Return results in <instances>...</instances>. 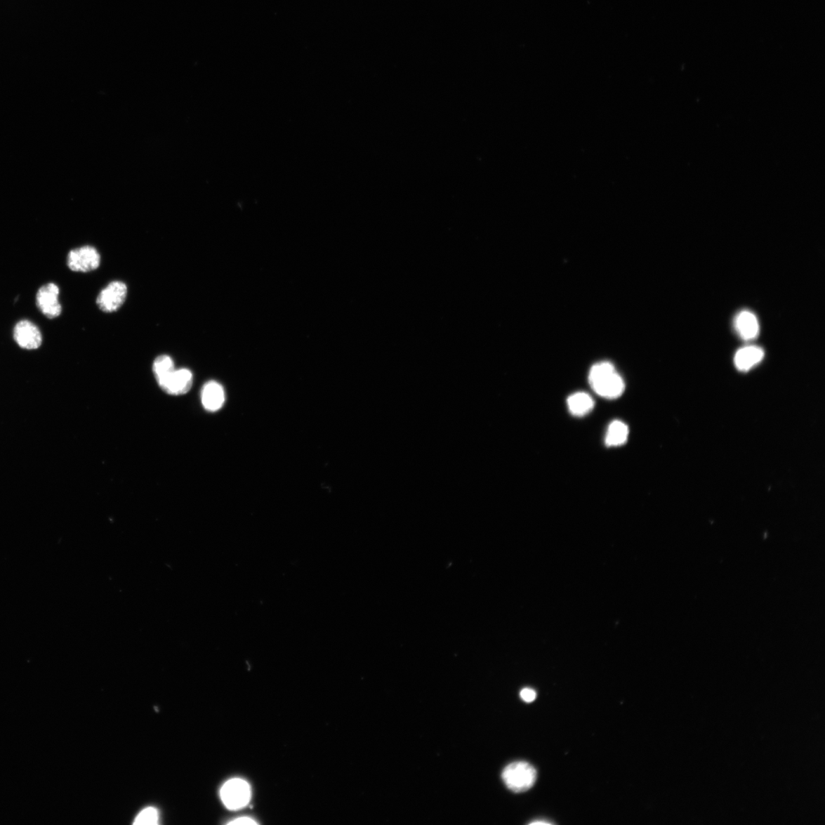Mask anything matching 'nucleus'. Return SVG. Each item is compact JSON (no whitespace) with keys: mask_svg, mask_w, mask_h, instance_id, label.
Wrapping results in <instances>:
<instances>
[{"mask_svg":"<svg viewBox=\"0 0 825 825\" xmlns=\"http://www.w3.org/2000/svg\"><path fill=\"white\" fill-rule=\"evenodd\" d=\"M192 385V373L187 369H181L173 371L159 386L169 395H182L189 392Z\"/></svg>","mask_w":825,"mask_h":825,"instance_id":"6e6552de","label":"nucleus"},{"mask_svg":"<svg viewBox=\"0 0 825 825\" xmlns=\"http://www.w3.org/2000/svg\"><path fill=\"white\" fill-rule=\"evenodd\" d=\"M588 381L594 392L607 399L618 398L624 392L623 378L609 362L595 364L590 370Z\"/></svg>","mask_w":825,"mask_h":825,"instance_id":"f257e3e1","label":"nucleus"},{"mask_svg":"<svg viewBox=\"0 0 825 825\" xmlns=\"http://www.w3.org/2000/svg\"><path fill=\"white\" fill-rule=\"evenodd\" d=\"M629 429L624 423L615 421L607 430L605 444L607 447H620L628 441Z\"/></svg>","mask_w":825,"mask_h":825,"instance_id":"ddd939ff","label":"nucleus"},{"mask_svg":"<svg viewBox=\"0 0 825 825\" xmlns=\"http://www.w3.org/2000/svg\"><path fill=\"white\" fill-rule=\"evenodd\" d=\"M202 404L208 411L220 409L225 402V392L222 385L211 381L204 385L202 393Z\"/></svg>","mask_w":825,"mask_h":825,"instance_id":"9d476101","label":"nucleus"},{"mask_svg":"<svg viewBox=\"0 0 825 825\" xmlns=\"http://www.w3.org/2000/svg\"><path fill=\"white\" fill-rule=\"evenodd\" d=\"M175 370V364H173V362L169 355H160L154 362L153 371L156 380H157L159 385H161Z\"/></svg>","mask_w":825,"mask_h":825,"instance_id":"4468645a","label":"nucleus"},{"mask_svg":"<svg viewBox=\"0 0 825 825\" xmlns=\"http://www.w3.org/2000/svg\"><path fill=\"white\" fill-rule=\"evenodd\" d=\"M764 357V352L760 347L755 345L745 346L738 350L734 356V364L737 369L746 371L757 366Z\"/></svg>","mask_w":825,"mask_h":825,"instance_id":"9b49d317","label":"nucleus"},{"mask_svg":"<svg viewBox=\"0 0 825 825\" xmlns=\"http://www.w3.org/2000/svg\"><path fill=\"white\" fill-rule=\"evenodd\" d=\"M60 289L55 283L41 286L37 294V305L41 314L49 319L62 315V306L59 301Z\"/></svg>","mask_w":825,"mask_h":825,"instance_id":"39448f33","label":"nucleus"},{"mask_svg":"<svg viewBox=\"0 0 825 825\" xmlns=\"http://www.w3.org/2000/svg\"><path fill=\"white\" fill-rule=\"evenodd\" d=\"M13 338L20 348L27 350H37L43 342L39 328L28 319H22L13 329Z\"/></svg>","mask_w":825,"mask_h":825,"instance_id":"0eeeda50","label":"nucleus"},{"mask_svg":"<svg viewBox=\"0 0 825 825\" xmlns=\"http://www.w3.org/2000/svg\"><path fill=\"white\" fill-rule=\"evenodd\" d=\"M127 286L125 283L119 281L112 282L99 293L97 299L98 305L103 312H115L123 306L127 297Z\"/></svg>","mask_w":825,"mask_h":825,"instance_id":"423d86ee","label":"nucleus"},{"mask_svg":"<svg viewBox=\"0 0 825 825\" xmlns=\"http://www.w3.org/2000/svg\"><path fill=\"white\" fill-rule=\"evenodd\" d=\"M159 811L153 807H146L140 814L137 815L134 824H150L155 825L159 824Z\"/></svg>","mask_w":825,"mask_h":825,"instance_id":"2eb2a0df","label":"nucleus"},{"mask_svg":"<svg viewBox=\"0 0 825 825\" xmlns=\"http://www.w3.org/2000/svg\"><path fill=\"white\" fill-rule=\"evenodd\" d=\"M536 777V769L524 761L512 763L502 772L503 783L515 793H524L532 788Z\"/></svg>","mask_w":825,"mask_h":825,"instance_id":"f03ea898","label":"nucleus"},{"mask_svg":"<svg viewBox=\"0 0 825 825\" xmlns=\"http://www.w3.org/2000/svg\"><path fill=\"white\" fill-rule=\"evenodd\" d=\"M229 824H235V825H240V824L251 825V824H257L258 823L251 819L243 817V818H239L236 820H234V821L230 822Z\"/></svg>","mask_w":825,"mask_h":825,"instance_id":"f3484780","label":"nucleus"},{"mask_svg":"<svg viewBox=\"0 0 825 825\" xmlns=\"http://www.w3.org/2000/svg\"><path fill=\"white\" fill-rule=\"evenodd\" d=\"M100 256L98 251L90 246L74 249L67 256V266L75 272H90L98 268Z\"/></svg>","mask_w":825,"mask_h":825,"instance_id":"20e7f679","label":"nucleus"},{"mask_svg":"<svg viewBox=\"0 0 825 825\" xmlns=\"http://www.w3.org/2000/svg\"><path fill=\"white\" fill-rule=\"evenodd\" d=\"M221 800L230 810H239L246 807L251 798V788L246 781L232 779L220 790Z\"/></svg>","mask_w":825,"mask_h":825,"instance_id":"7ed1b4c3","label":"nucleus"},{"mask_svg":"<svg viewBox=\"0 0 825 825\" xmlns=\"http://www.w3.org/2000/svg\"><path fill=\"white\" fill-rule=\"evenodd\" d=\"M520 696L521 699H522L524 701L529 703L534 701L536 699V693L532 689L525 688L521 690Z\"/></svg>","mask_w":825,"mask_h":825,"instance_id":"dca6fc26","label":"nucleus"},{"mask_svg":"<svg viewBox=\"0 0 825 825\" xmlns=\"http://www.w3.org/2000/svg\"><path fill=\"white\" fill-rule=\"evenodd\" d=\"M552 824L551 822L545 821H536L531 823V824Z\"/></svg>","mask_w":825,"mask_h":825,"instance_id":"a211bd4d","label":"nucleus"},{"mask_svg":"<svg viewBox=\"0 0 825 825\" xmlns=\"http://www.w3.org/2000/svg\"><path fill=\"white\" fill-rule=\"evenodd\" d=\"M734 326L738 335L745 341H753L759 335L758 317L751 311L740 312L735 317Z\"/></svg>","mask_w":825,"mask_h":825,"instance_id":"1a4fd4ad","label":"nucleus"},{"mask_svg":"<svg viewBox=\"0 0 825 825\" xmlns=\"http://www.w3.org/2000/svg\"><path fill=\"white\" fill-rule=\"evenodd\" d=\"M567 404L572 415L583 416L593 411L595 403L588 394L578 392L569 397Z\"/></svg>","mask_w":825,"mask_h":825,"instance_id":"f8f14e48","label":"nucleus"}]
</instances>
